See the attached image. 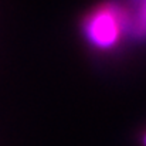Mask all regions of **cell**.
Instances as JSON below:
<instances>
[{
	"instance_id": "1",
	"label": "cell",
	"mask_w": 146,
	"mask_h": 146,
	"mask_svg": "<svg viewBox=\"0 0 146 146\" xmlns=\"http://www.w3.org/2000/svg\"><path fill=\"white\" fill-rule=\"evenodd\" d=\"M126 14L118 6L106 3L95 9L84 21V33L87 38L99 48L112 47L121 34Z\"/></svg>"
}]
</instances>
